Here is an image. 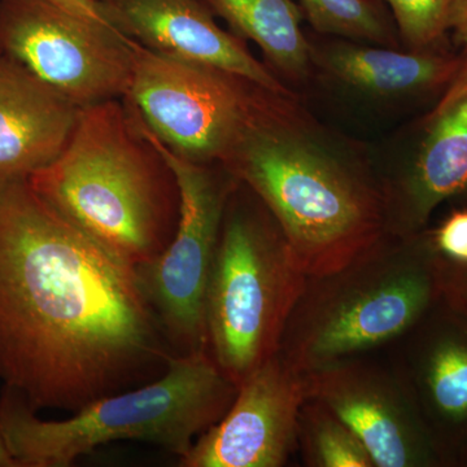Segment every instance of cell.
<instances>
[{
	"label": "cell",
	"mask_w": 467,
	"mask_h": 467,
	"mask_svg": "<svg viewBox=\"0 0 467 467\" xmlns=\"http://www.w3.org/2000/svg\"><path fill=\"white\" fill-rule=\"evenodd\" d=\"M245 42L259 46L264 63L292 90L312 84L308 33L296 0H204ZM300 94V92H299Z\"/></svg>",
	"instance_id": "cell-17"
},
{
	"label": "cell",
	"mask_w": 467,
	"mask_h": 467,
	"mask_svg": "<svg viewBox=\"0 0 467 467\" xmlns=\"http://www.w3.org/2000/svg\"><path fill=\"white\" fill-rule=\"evenodd\" d=\"M430 232L441 256L467 265V208L451 212L441 225Z\"/></svg>",
	"instance_id": "cell-21"
},
{
	"label": "cell",
	"mask_w": 467,
	"mask_h": 467,
	"mask_svg": "<svg viewBox=\"0 0 467 467\" xmlns=\"http://www.w3.org/2000/svg\"><path fill=\"white\" fill-rule=\"evenodd\" d=\"M174 355L133 266L0 182V379L34 410L75 411L156 378Z\"/></svg>",
	"instance_id": "cell-1"
},
{
	"label": "cell",
	"mask_w": 467,
	"mask_h": 467,
	"mask_svg": "<svg viewBox=\"0 0 467 467\" xmlns=\"http://www.w3.org/2000/svg\"><path fill=\"white\" fill-rule=\"evenodd\" d=\"M445 467L467 463V317L441 299L383 350Z\"/></svg>",
	"instance_id": "cell-12"
},
{
	"label": "cell",
	"mask_w": 467,
	"mask_h": 467,
	"mask_svg": "<svg viewBox=\"0 0 467 467\" xmlns=\"http://www.w3.org/2000/svg\"><path fill=\"white\" fill-rule=\"evenodd\" d=\"M297 450L309 467H376L358 435L321 402L306 399L297 420Z\"/></svg>",
	"instance_id": "cell-19"
},
{
	"label": "cell",
	"mask_w": 467,
	"mask_h": 467,
	"mask_svg": "<svg viewBox=\"0 0 467 467\" xmlns=\"http://www.w3.org/2000/svg\"><path fill=\"white\" fill-rule=\"evenodd\" d=\"M448 33L454 43L467 47V0H453L448 15Z\"/></svg>",
	"instance_id": "cell-23"
},
{
	"label": "cell",
	"mask_w": 467,
	"mask_h": 467,
	"mask_svg": "<svg viewBox=\"0 0 467 467\" xmlns=\"http://www.w3.org/2000/svg\"><path fill=\"white\" fill-rule=\"evenodd\" d=\"M306 399V373L275 353L239 384L225 416L196 439L180 466H285L297 448Z\"/></svg>",
	"instance_id": "cell-13"
},
{
	"label": "cell",
	"mask_w": 467,
	"mask_h": 467,
	"mask_svg": "<svg viewBox=\"0 0 467 467\" xmlns=\"http://www.w3.org/2000/svg\"><path fill=\"white\" fill-rule=\"evenodd\" d=\"M431 232L389 235L339 269L306 278L279 353L303 373L380 352L442 297Z\"/></svg>",
	"instance_id": "cell-4"
},
{
	"label": "cell",
	"mask_w": 467,
	"mask_h": 467,
	"mask_svg": "<svg viewBox=\"0 0 467 467\" xmlns=\"http://www.w3.org/2000/svg\"><path fill=\"white\" fill-rule=\"evenodd\" d=\"M0 467H17L14 457L9 453L7 444L0 434Z\"/></svg>",
	"instance_id": "cell-25"
},
{
	"label": "cell",
	"mask_w": 467,
	"mask_h": 467,
	"mask_svg": "<svg viewBox=\"0 0 467 467\" xmlns=\"http://www.w3.org/2000/svg\"><path fill=\"white\" fill-rule=\"evenodd\" d=\"M238 386L207 349L173 355L156 379L43 420L17 393L0 398V434L17 467H67L101 445L142 441L183 457L233 404Z\"/></svg>",
	"instance_id": "cell-5"
},
{
	"label": "cell",
	"mask_w": 467,
	"mask_h": 467,
	"mask_svg": "<svg viewBox=\"0 0 467 467\" xmlns=\"http://www.w3.org/2000/svg\"><path fill=\"white\" fill-rule=\"evenodd\" d=\"M308 399L358 435L376 467H445L383 350L306 373Z\"/></svg>",
	"instance_id": "cell-11"
},
{
	"label": "cell",
	"mask_w": 467,
	"mask_h": 467,
	"mask_svg": "<svg viewBox=\"0 0 467 467\" xmlns=\"http://www.w3.org/2000/svg\"><path fill=\"white\" fill-rule=\"evenodd\" d=\"M124 99L171 152L198 164L223 161L261 85L229 70L161 57L131 41Z\"/></svg>",
	"instance_id": "cell-8"
},
{
	"label": "cell",
	"mask_w": 467,
	"mask_h": 467,
	"mask_svg": "<svg viewBox=\"0 0 467 467\" xmlns=\"http://www.w3.org/2000/svg\"><path fill=\"white\" fill-rule=\"evenodd\" d=\"M27 182L67 223L134 269L158 257L177 229L173 171L124 98L81 109L66 149Z\"/></svg>",
	"instance_id": "cell-3"
},
{
	"label": "cell",
	"mask_w": 467,
	"mask_h": 467,
	"mask_svg": "<svg viewBox=\"0 0 467 467\" xmlns=\"http://www.w3.org/2000/svg\"><path fill=\"white\" fill-rule=\"evenodd\" d=\"M221 164L269 209L308 276L391 235L374 150L324 124L299 92L260 86Z\"/></svg>",
	"instance_id": "cell-2"
},
{
	"label": "cell",
	"mask_w": 467,
	"mask_h": 467,
	"mask_svg": "<svg viewBox=\"0 0 467 467\" xmlns=\"http://www.w3.org/2000/svg\"><path fill=\"white\" fill-rule=\"evenodd\" d=\"M128 104L143 133L171 165L180 190L173 238L158 257L135 267L138 284L174 355L208 350L209 276L226 207L239 181L221 162L198 164L171 152Z\"/></svg>",
	"instance_id": "cell-7"
},
{
	"label": "cell",
	"mask_w": 467,
	"mask_h": 467,
	"mask_svg": "<svg viewBox=\"0 0 467 467\" xmlns=\"http://www.w3.org/2000/svg\"><path fill=\"white\" fill-rule=\"evenodd\" d=\"M466 467H467V463H466Z\"/></svg>",
	"instance_id": "cell-27"
},
{
	"label": "cell",
	"mask_w": 467,
	"mask_h": 467,
	"mask_svg": "<svg viewBox=\"0 0 467 467\" xmlns=\"http://www.w3.org/2000/svg\"><path fill=\"white\" fill-rule=\"evenodd\" d=\"M306 278L269 209L239 182L205 297L208 352L236 386L279 352Z\"/></svg>",
	"instance_id": "cell-6"
},
{
	"label": "cell",
	"mask_w": 467,
	"mask_h": 467,
	"mask_svg": "<svg viewBox=\"0 0 467 467\" xmlns=\"http://www.w3.org/2000/svg\"><path fill=\"white\" fill-rule=\"evenodd\" d=\"M313 79L380 109L439 99L467 57L445 47L411 51L308 33Z\"/></svg>",
	"instance_id": "cell-14"
},
{
	"label": "cell",
	"mask_w": 467,
	"mask_h": 467,
	"mask_svg": "<svg viewBox=\"0 0 467 467\" xmlns=\"http://www.w3.org/2000/svg\"><path fill=\"white\" fill-rule=\"evenodd\" d=\"M0 48L81 109L130 86V39L46 0H0Z\"/></svg>",
	"instance_id": "cell-9"
},
{
	"label": "cell",
	"mask_w": 467,
	"mask_h": 467,
	"mask_svg": "<svg viewBox=\"0 0 467 467\" xmlns=\"http://www.w3.org/2000/svg\"><path fill=\"white\" fill-rule=\"evenodd\" d=\"M46 2L66 9L76 16L86 18V20L107 23L106 18L101 16L99 8H98L97 0H46Z\"/></svg>",
	"instance_id": "cell-24"
},
{
	"label": "cell",
	"mask_w": 467,
	"mask_h": 467,
	"mask_svg": "<svg viewBox=\"0 0 467 467\" xmlns=\"http://www.w3.org/2000/svg\"><path fill=\"white\" fill-rule=\"evenodd\" d=\"M2 54H3V51H2V48H0V55H2Z\"/></svg>",
	"instance_id": "cell-26"
},
{
	"label": "cell",
	"mask_w": 467,
	"mask_h": 467,
	"mask_svg": "<svg viewBox=\"0 0 467 467\" xmlns=\"http://www.w3.org/2000/svg\"><path fill=\"white\" fill-rule=\"evenodd\" d=\"M312 32L389 48H404L383 0H296Z\"/></svg>",
	"instance_id": "cell-18"
},
{
	"label": "cell",
	"mask_w": 467,
	"mask_h": 467,
	"mask_svg": "<svg viewBox=\"0 0 467 467\" xmlns=\"http://www.w3.org/2000/svg\"><path fill=\"white\" fill-rule=\"evenodd\" d=\"M391 11L405 50L445 47L453 0H383Z\"/></svg>",
	"instance_id": "cell-20"
},
{
	"label": "cell",
	"mask_w": 467,
	"mask_h": 467,
	"mask_svg": "<svg viewBox=\"0 0 467 467\" xmlns=\"http://www.w3.org/2000/svg\"><path fill=\"white\" fill-rule=\"evenodd\" d=\"M441 287L442 299L467 317V265L442 257Z\"/></svg>",
	"instance_id": "cell-22"
},
{
	"label": "cell",
	"mask_w": 467,
	"mask_h": 467,
	"mask_svg": "<svg viewBox=\"0 0 467 467\" xmlns=\"http://www.w3.org/2000/svg\"><path fill=\"white\" fill-rule=\"evenodd\" d=\"M101 16L155 54L229 70L270 90L290 92L252 55L247 42L218 26L204 0H97Z\"/></svg>",
	"instance_id": "cell-15"
},
{
	"label": "cell",
	"mask_w": 467,
	"mask_h": 467,
	"mask_svg": "<svg viewBox=\"0 0 467 467\" xmlns=\"http://www.w3.org/2000/svg\"><path fill=\"white\" fill-rule=\"evenodd\" d=\"M374 160L393 236L425 232L439 205L467 199V57L434 107L402 131L396 150L374 152Z\"/></svg>",
	"instance_id": "cell-10"
},
{
	"label": "cell",
	"mask_w": 467,
	"mask_h": 467,
	"mask_svg": "<svg viewBox=\"0 0 467 467\" xmlns=\"http://www.w3.org/2000/svg\"><path fill=\"white\" fill-rule=\"evenodd\" d=\"M79 112L66 95L0 55V182L26 181L57 159Z\"/></svg>",
	"instance_id": "cell-16"
}]
</instances>
